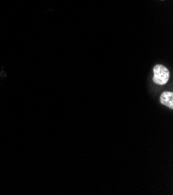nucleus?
I'll list each match as a JSON object with an SVG mask.
<instances>
[{"label": "nucleus", "mask_w": 173, "mask_h": 195, "mask_svg": "<svg viewBox=\"0 0 173 195\" xmlns=\"http://www.w3.org/2000/svg\"><path fill=\"white\" fill-rule=\"evenodd\" d=\"M153 71V81L158 85H164L169 79V71L162 65H156Z\"/></svg>", "instance_id": "nucleus-1"}, {"label": "nucleus", "mask_w": 173, "mask_h": 195, "mask_svg": "<svg viewBox=\"0 0 173 195\" xmlns=\"http://www.w3.org/2000/svg\"><path fill=\"white\" fill-rule=\"evenodd\" d=\"M160 101L163 105L173 108V93L171 92H164L160 97Z\"/></svg>", "instance_id": "nucleus-2"}]
</instances>
